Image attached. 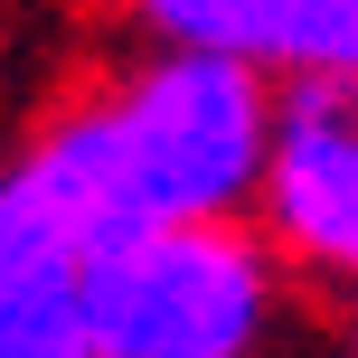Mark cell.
<instances>
[{
	"instance_id": "cell-1",
	"label": "cell",
	"mask_w": 358,
	"mask_h": 358,
	"mask_svg": "<svg viewBox=\"0 0 358 358\" xmlns=\"http://www.w3.org/2000/svg\"><path fill=\"white\" fill-rule=\"evenodd\" d=\"M273 132H283V94L255 66L161 48L151 66L66 104L10 170L94 264L104 245L161 227H227L245 198H264Z\"/></svg>"
},
{
	"instance_id": "cell-2",
	"label": "cell",
	"mask_w": 358,
	"mask_h": 358,
	"mask_svg": "<svg viewBox=\"0 0 358 358\" xmlns=\"http://www.w3.org/2000/svg\"><path fill=\"white\" fill-rule=\"evenodd\" d=\"M273 245L236 217L104 245L76 283L94 358H255L273 340Z\"/></svg>"
},
{
	"instance_id": "cell-3",
	"label": "cell",
	"mask_w": 358,
	"mask_h": 358,
	"mask_svg": "<svg viewBox=\"0 0 358 358\" xmlns=\"http://www.w3.org/2000/svg\"><path fill=\"white\" fill-rule=\"evenodd\" d=\"M255 217H264L273 255L358 292V85L283 94V132H273V170H264Z\"/></svg>"
},
{
	"instance_id": "cell-4",
	"label": "cell",
	"mask_w": 358,
	"mask_h": 358,
	"mask_svg": "<svg viewBox=\"0 0 358 358\" xmlns=\"http://www.w3.org/2000/svg\"><path fill=\"white\" fill-rule=\"evenodd\" d=\"M161 48L255 66L264 85H358V0H132Z\"/></svg>"
},
{
	"instance_id": "cell-5",
	"label": "cell",
	"mask_w": 358,
	"mask_h": 358,
	"mask_svg": "<svg viewBox=\"0 0 358 358\" xmlns=\"http://www.w3.org/2000/svg\"><path fill=\"white\" fill-rule=\"evenodd\" d=\"M0 358H94L76 302H0Z\"/></svg>"
},
{
	"instance_id": "cell-6",
	"label": "cell",
	"mask_w": 358,
	"mask_h": 358,
	"mask_svg": "<svg viewBox=\"0 0 358 358\" xmlns=\"http://www.w3.org/2000/svg\"><path fill=\"white\" fill-rule=\"evenodd\" d=\"M349 358H358V330H349Z\"/></svg>"
}]
</instances>
